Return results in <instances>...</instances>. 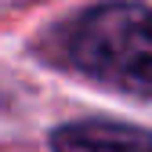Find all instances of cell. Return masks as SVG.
I'll return each mask as SVG.
<instances>
[{
	"label": "cell",
	"instance_id": "obj_1",
	"mask_svg": "<svg viewBox=\"0 0 152 152\" xmlns=\"http://www.w3.org/2000/svg\"><path fill=\"white\" fill-rule=\"evenodd\" d=\"M72 62L127 94H152V11L141 4L91 7L72 29Z\"/></svg>",
	"mask_w": 152,
	"mask_h": 152
},
{
	"label": "cell",
	"instance_id": "obj_2",
	"mask_svg": "<svg viewBox=\"0 0 152 152\" xmlns=\"http://www.w3.org/2000/svg\"><path fill=\"white\" fill-rule=\"evenodd\" d=\"M54 152H152V130L120 120H76L51 134Z\"/></svg>",
	"mask_w": 152,
	"mask_h": 152
}]
</instances>
